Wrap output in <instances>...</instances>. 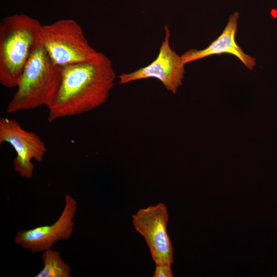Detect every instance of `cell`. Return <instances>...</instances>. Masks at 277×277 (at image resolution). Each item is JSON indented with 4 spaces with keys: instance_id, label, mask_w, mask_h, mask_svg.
<instances>
[{
    "instance_id": "6da1fadb",
    "label": "cell",
    "mask_w": 277,
    "mask_h": 277,
    "mask_svg": "<svg viewBox=\"0 0 277 277\" xmlns=\"http://www.w3.org/2000/svg\"><path fill=\"white\" fill-rule=\"evenodd\" d=\"M62 67L61 85L48 108V122L80 115L106 103L115 78L112 62L107 56L99 52L90 61Z\"/></svg>"
},
{
    "instance_id": "7a4b0ae2",
    "label": "cell",
    "mask_w": 277,
    "mask_h": 277,
    "mask_svg": "<svg viewBox=\"0 0 277 277\" xmlns=\"http://www.w3.org/2000/svg\"><path fill=\"white\" fill-rule=\"evenodd\" d=\"M62 78V67L52 60L39 39L6 111L13 113L42 106L48 108L58 90Z\"/></svg>"
},
{
    "instance_id": "3957f363",
    "label": "cell",
    "mask_w": 277,
    "mask_h": 277,
    "mask_svg": "<svg viewBox=\"0 0 277 277\" xmlns=\"http://www.w3.org/2000/svg\"><path fill=\"white\" fill-rule=\"evenodd\" d=\"M27 15L7 16L0 23V83L17 87L25 65L39 39L42 27Z\"/></svg>"
},
{
    "instance_id": "277c9868",
    "label": "cell",
    "mask_w": 277,
    "mask_h": 277,
    "mask_svg": "<svg viewBox=\"0 0 277 277\" xmlns=\"http://www.w3.org/2000/svg\"><path fill=\"white\" fill-rule=\"evenodd\" d=\"M39 39L52 60L61 67L90 61L99 53L90 45L81 26L71 18L42 25Z\"/></svg>"
},
{
    "instance_id": "5b68a950",
    "label": "cell",
    "mask_w": 277,
    "mask_h": 277,
    "mask_svg": "<svg viewBox=\"0 0 277 277\" xmlns=\"http://www.w3.org/2000/svg\"><path fill=\"white\" fill-rule=\"evenodd\" d=\"M136 231L144 238L155 265H172L173 251L167 233L168 213L166 206L159 203L139 209L132 215Z\"/></svg>"
},
{
    "instance_id": "8992f818",
    "label": "cell",
    "mask_w": 277,
    "mask_h": 277,
    "mask_svg": "<svg viewBox=\"0 0 277 277\" xmlns=\"http://www.w3.org/2000/svg\"><path fill=\"white\" fill-rule=\"evenodd\" d=\"M7 143L14 149V170L22 177L30 179L34 169L32 160L41 162L47 149L36 133L24 129L15 120L0 118V144Z\"/></svg>"
},
{
    "instance_id": "52a82bcc",
    "label": "cell",
    "mask_w": 277,
    "mask_h": 277,
    "mask_svg": "<svg viewBox=\"0 0 277 277\" xmlns=\"http://www.w3.org/2000/svg\"><path fill=\"white\" fill-rule=\"evenodd\" d=\"M165 35L156 58L150 64L118 76L119 84L148 78L159 80L166 89L175 94L182 85L184 78L185 64L172 49L169 43L170 36L168 25L165 27Z\"/></svg>"
},
{
    "instance_id": "ba28073f",
    "label": "cell",
    "mask_w": 277,
    "mask_h": 277,
    "mask_svg": "<svg viewBox=\"0 0 277 277\" xmlns=\"http://www.w3.org/2000/svg\"><path fill=\"white\" fill-rule=\"evenodd\" d=\"M64 199L63 210L53 224L19 230L14 238L15 243L35 253L51 248L58 241L69 239L73 231V219L77 205L76 201L71 195L65 193Z\"/></svg>"
},
{
    "instance_id": "9c48e42d",
    "label": "cell",
    "mask_w": 277,
    "mask_h": 277,
    "mask_svg": "<svg viewBox=\"0 0 277 277\" xmlns=\"http://www.w3.org/2000/svg\"><path fill=\"white\" fill-rule=\"evenodd\" d=\"M239 17L238 12L231 14L220 35L203 49H190L185 52L181 56L183 62L186 64L211 55L229 53L238 58L246 68L252 70L256 63L255 58L246 54L235 42Z\"/></svg>"
},
{
    "instance_id": "30bf717a",
    "label": "cell",
    "mask_w": 277,
    "mask_h": 277,
    "mask_svg": "<svg viewBox=\"0 0 277 277\" xmlns=\"http://www.w3.org/2000/svg\"><path fill=\"white\" fill-rule=\"evenodd\" d=\"M42 269L34 277H70L71 268L62 259L60 252L51 248L42 256Z\"/></svg>"
},
{
    "instance_id": "8fae6325",
    "label": "cell",
    "mask_w": 277,
    "mask_h": 277,
    "mask_svg": "<svg viewBox=\"0 0 277 277\" xmlns=\"http://www.w3.org/2000/svg\"><path fill=\"white\" fill-rule=\"evenodd\" d=\"M153 277H172L171 265H156Z\"/></svg>"
}]
</instances>
